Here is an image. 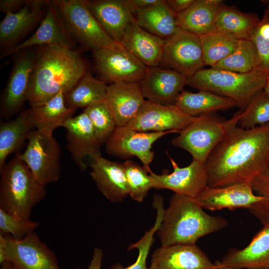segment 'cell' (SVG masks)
I'll use <instances>...</instances> for the list:
<instances>
[{
    "label": "cell",
    "mask_w": 269,
    "mask_h": 269,
    "mask_svg": "<svg viewBox=\"0 0 269 269\" xmlns=\"http://www.w3.org/2000/svg\"><path fill=\"white\" fill-rule=\"evenodd\" d=\"M0 208L30 219L32 208L44 198L45 186L16 154L0 169Z\"/></svg>",
    "instance_id": "cell-4"
},
{
    "label": "cell",
    "mask_w": 269,
    "mask_h": 269,
    "mask_svg": "<svg viewBox=\"0 0 269 269\" xmlns=\"http://www.w3.org/2000/svg\"><path fill=\"white\" fill-rule=\"evenodd\" d=\"M269 124V95L264 90L255 95L243 111L238 126L251 129Z\"/></svg>",
    "instance_id": "cell-37"
},
{
    "label": "cell",
    "mask_w": 269,
    "mask_h": 269,
    "mask_svg": "<svg viewBox=\"0 0 269 269\" xmlns=\"http://www.w3.org/2000/svg\"><path fill=\"white\" fill-rule=\"evenodd\" d=\"M251 40L254 43L260 63L258 71L269 75V13L265 14L260 21Z\"/></svg>",
    "instance_id": "cell-42"
},
{
    "label": "cell",
    "mask_w": 269,
    "mask_h": 269,
    "mask_svg": "<svg viewBox=\"0 0 269 269\" xmlns=\"http://www.w3.org/2000/svg\"><path fill=\"white\" fill-rule=\"evenodd\" d=\"M17 155L41 184L45 186L59 179L60 149L53 134L33 130L28 136L25 150Z\"/></svg>",
    "instance_id": "cell-8"
},
{
    "label": "cell",
    "mask_w": 269,
    "mask_h": 269,
    "mask_svg": "<svg viewBox=\"0 0 269 269\" xmlns=\"http://www.w3.org/2000/svg\"><path fill=\"white\" fill-rule=\"evenodd\" d=\"M176 105H163L145 100L140 110L126 126L142 132L180 133L193 121Z\"/></svg>",
    "instance_id": "cell-14"
},
{
    "label": "cell",
    "mask_w": 269,
    "mask_h": 269,
    "mask_svg": "<svg viewBox=\"0 0 269 269\" xmlns=\"http://www.w3.org/2000/svg\"><path fill=\"white\" fill-rule=\"evenodd\" d=\"M103 257V251L98 248L94 250L92 260L88 269H100ZM78 269H81L78 268Z\"/></svg>",
    "instance_id": "cell-46"
},
{
    "label": "cell",
    "mask_w": 269,
    "mask_h": 269,
    "mask_svg": "<svg viewBox=\"0 0 269 269\" xmlns=\"http://www.w3.org/2000/svg\"><path fill=\"white\" fill-rule=\"evenodd\" d=\"M76 111L66 106L62 91L47 102L27 109L34 129L50 134L57 128L62 127L66 121L73 117Z\"/></svg>",
    "instance_id": "cell-28"
},
{
    "label": "cell",
    "mask_w": 269,
    "mask_h": 269,
    "mask_svg": "<svg viewBox=\"0 0 269 269\" xmlns=\"http://www.w3.org/2000/svg\"><path fill=\"white\" fill-rule=\"evenodd\" d=\"M254 192L265 198L249 210L264 225L269 222V164L251 182Z\"/></svg>",
    "instance_id": "cell-41"
},
{
    "label": "cell",
    "mask_w": 269,
    "mask_h": 269,
    "mask_svg": "<svg viewBox=\"0 0 269 269\" xmlns=\"http://www.w3.org/2000/svg\"><path fill=\"white\" fill-rule=\"evenodd\" d=\"M173 171L157 174L150 172L152 188L166 189L175 194L196 198L207 186L208 175L205 163L193 159L187 166L180 167L169 156Z\"/></svg>",
    "instance_id": "cell-15"
},
{
    "label": "cell",
    "mask_w": 269,
    "mask_h": 269,
    "mask_svg": "<svg viewBox=\"0 0 269 269\" xmlns=\"http://www.w3.org/2000/svg\"><path fill=\"white\" fill-rule=\"evenodd\" d=\"M84 112L92 124L98 140L101 144L105 143L117 127L105 100L88 106Z\"/></svg>",
    "instance_id": "cell-39"
},
{
    "label": "cell",
    "mask_w": 269,
    "mask_h": 269,
    "mask_svg": "<svg viewBox=\"0 0 269 269\" xmlns=\"http://www.w3.org/2000/svg\"><path fill=\"white\" fill-rule=\"evenodd\" d=\"M269 164V124L231 129L207 158L208 186L251 183Z\"/></svg>",
    "instance_id": "cell-1"
},
{
    "label": "cell",
    "mask_w": 269,
    "mask_h": 269,
    "mask_svg": "<svg viewBox=\"0 0 269 269\" xmlns=\"http://www.w3.org/2000/svg\"><path fill=\"white\" fill-rule=\"evenodd\" d=\"M165 40L140 27L135 17L127 28L121 43L147 67L161 63Z\"/></svg>",
    "instance_id": "cell-25"
},
{
    "label": "cell",
    "mask_w": 269,
    "mask_h": 269,
    "mask_svg": "<svg viewBox=\"0 0 269 269\" xmlns=\"http://www.w3.org/2000/svg\"><path fill=\"white\" fill-rule=\"evenodd\" d=\"M92 14L108 34L121 43L134 17L126 0H86Z\"/></svg>",
    "instance_id": "cell-23"
},
{
    "label": "cell",
    "mask_w": 269,
    "mask_h": 269,
    "mask_svg": "<svg viewBox=\"0 0 269 269\" xmlns=\"http://www.w3.org/2000/svg\"><path fill=\"white\" fill-rule=\"evenodd\" d=\"M160 65L177 71L187 78L205 66L200 37L178 28L164 40Z\"/></svg>",
    "instance_id": "cell-11"
},
{
    "label": "cell",
    "mask_w": 269,
    "mask_h": 269,
    "mask_svg": "<svg viewBox=\"0 0 269 269\" xmlns=\"http://www.w3.org/2000/svg\"><path fill=\"white\" fill-rule=\"evenodd\" d=\"M66 130L67 147L72 158L81 171L87 169L86 157L92 161L101 156V143L98 140L92 124L83 112L66 121L63 126Z\"/></svg>",
    "instance_id": "cell-17"
},
{
    "label": "cell",
    "mask_w": 269,
    "mask_h": 269,
    "mask_svg": "<svg viewBox=\"0 0 269 269\" xmlns=\"http://www.w3.org/2000/svg\"><path fill=\"white\" fill-rule=\"evenodd\" d=\"M0 269H13V264L8 261H5L0 264Z\"/></svg>",
    "instance_id": "cell-47"
},
{
    "label": "cell",
    "mask_w": 269,
    "mask_h": 269,
    "mask_svg": "<svg viewBox=\"0 0 269 269\" xmlns=\"http://www.w3.org/2000/svg\"><path fill=\"white\" fill-rule=\"evenodd\" d=\"M220 262L234 269H269V222L247 246L231 250Z\"/></svg>",
    "instance_id": "cell-26"
},
{
    "label": "cell",
    "mask_w": 269,
    "mask_h": 269,
    "mask_svg": "<svg viewBox=\"0 0 269 269\" xmlns=\"http://www.w3.org/2000/svg\"><path fill=\"white\" fill-rule=\"evenodd\" d=\"M135 14V19L140 27L164 40L173 35L179 28L177 15L170 9L165 0Z\"/></svg>",
    "instance_id": "cell-31"
},
{
    "label": "cell",
    "mask_w": 269,
    "mask_h": 269,
    "mask_svg": "<svg viewBox=\"0 0 269 269\" xmlns=\"http://www.w3.org/2000/svg\"><path fill=\"white\" fill-rule=\"evenodd\" d=\"M220 0H195L185 11L177 16L180 29L199 37L216 30V21Z\"/></svg>",
    "instance_id": "cell-27"
},
{
    "label": "cell",
    "mask_w": 269,
    "mask_h": 269,
    "mask_svg": "<svg viewBox=\"0 0 269 269\" xmlns=\"http://www.w3.org/2000/svg\"><path fill=\"white\" fill-rule=\"evenodd\" d=\"M175 105L191 117L239 107V105L231 99L206 91L193 93L183 90Z\"/></svg>",
    "instance_id": "cell-29"
},
{
    "label": "cell",
    "mask_w": 269,
    "mask_h": 269,
    "mask_svg": "<svg viewBox=\"0 0 269 269\" xmlns=\"http://www.w3.org/2000/svg\"><path fill=\"white\" fill-rule=\"evenodd\" d=\"M149 269H217L196 244L161 246L152 253Z\"/></svg>",
    "instance_id": "cell-21"
},
{
    "label": "cell",
    "mask_w": 269,
    "mask_h": 269,
    "mask_svg": "<svg viewBox=\"0 0 269 269\" xmlns=\"http://www.w3.org/2000/svg\"><path fill=\"white\" fill-rule=\"evenodd\" d=\"M39 226V223L8 213L0 208V234L11 235L15 240H20Z\"/></svg>",
    "instance_id": "cell-40"
},
{
    "label": "cell",
    "mask_w": 269,
    "mask_h": 269,
    "mask_svg": "<svg viewBox=\"0 0 269 269\" xmlns=\"http://www.w3.org/2000/svg\"><path fill=\"white\" fill-rule=\"evenodd\" d=\"M242 111L227 120L220 119L211 114L194 117L193 121L172 144L188 151L193 159L205 163L207 158L227 133L238 125Z\"/></svg>",
    "instance_id": "cell-6"
},
{
    "label": "cell",
    "mask_w": 269,
    "mask_h": 269,
    "mask_svg": "<svg viewBox=\"0 0 269 269\" xmlns=\"http://www.w3.org/2000/svg\"><path fill=\"white\" fill-rule=\"evenodd\" d=\"M126 2L133 13L147 8L154 4L159 2L161 0H126Z\"/></svg>",
    "instance_id": "cell-45"
},
{
    "label": "cell",
    "mask_w": 269,
    "mask_h": 269,
    "mask_svg": "<svg viewBox=\"0 0 269 269\" xmlns=\"http://www.w3.org/2000/svg\"><path fill=\"white\" fill-rule=\"evenodd\" d=\"M51 1L75 43L92 51L112 47L119 43L112 38L100 24L90 11L86 0Z\"/></svg>",
    "instance_id": "cell-7"
},
{
    "label": "cell",
    "mask_w": 269,
    "mask_h": 269,
    "mask_svg": "<svg viewBox=\"0 0 269 269\" xmlns=\"http://www.w3.org/2000/svg\"><path fill=\"white\" fill-rule=\"evenodd\" d=\"M129 195L134 200L141 202L152 188V181L149 172L143 166L134 161L127 160L124 163Z\"/></svg>",
    "instance_id": "cell-38"
},
{
    "label": "cell",
    "mask_w": 269,
    "mask_h": 269,
    "mask_svg": "<svg viewBox=\"0 0 269 269\" xmlns=\"http://www.w3.org/2000/svg\"><path fill=\"white\" fill-rule=\"evenodd\" d=\"M260 21L255 14L243 12L222 3L217 13L216 26L217 30L239 40L251 39Z\"/></svg>",
    "instance_id": "cell-32"
},
{
    "label": "cell",
    "mask_w": 269,
    "mask_h": 269,
    "mask_svg": "<svg viewBox=\"0 0 269 269\" xmlns=\"http://www.w3.org/2000/svg\"><path fill=\"white\" fill-rule=\"evenodd\" d=\"M5 261L16 269H60L53 252L34 232L20 240L0 234V264Z\"/></svg>",
    "instance_id": "cell-9"
},
{
    "label": "cell",
    "mask_w": 269,
    "mask_h": 269,
    "mask_svg": "<svg viewBox=\"0 0 269 269\" xmlns=\"http://www.w3.org/2000/svg\"><path fill=\"white\" fill-rule=\"evenodd\" d=\"M228 225L223 217L204 211L195 198L174 194L156 233L161 246L195 245L200 238Z\"/></svg>",
    "instance_id": "cell-3"
},
{
    "label": "cell",
    "mask_w": 269,
    "mask_h": 269,
    "mask_svg": "<svg viewBox=\"0 0 269 269\" xmlns=\"http://www.w3.org/2000/svg\"><path fill=\"white\" fill-rule=\"evenodd\" d=\"M93 54L95 68L105 82H139L147 70L148 67L121 43L96 50Z\"/></svg>",
    "instance_id": "cell-10"
},
{
    "label": "cell",
    "mask_w": 269,
    "mask_h": 269,
    "mask_svg": "<svg viewBox=\"0 0 269 269\" xmlns=\"http://www.w3.org/2000/svg\"><path fill=\"white\" fill-rule=\"evenodd\" d=\"M200 38L205 65L211 67L232 54L240 42L233 35L217 30Z\"/></svg>",
    "instance_id": "cell-34"
},
{
    "label": "cell",
    "mask_w": 269,
    "mask_h": 269,
    "mask_svg": "<svg viewBox=\"0 0 269 269\" xmlns=\"http://www.w3.org/2000/svg\"><path fill=\"white\" fill-rule=\"evenodd\" d=\"M195 0H166L168 7L176 15L180 14L187 9Z\"/></svg>",
    "instance_id": "cell-44"
},
{
    "label": "cell",
    "mask_w": 269,
    "mask_h": 269,
    "mask_svg": "<svg viewBox=\"0 0 269 269\" xmlns=\"http://www.w3.org/2000/svg\"><path fill=\"white\" fill-rule=\"evenodd\" d=\"M175 131L142 132L127 126L116 127L105 142V150L109 155L122 159L135 156L150 173V164L154 157L152 144L164 135Z\"/></svg>",
    "instance_id": "cell-12"
},
{
    "label": "cell",
    "mask_w": 269,
    "mask_h": 269,
    "mask_svg": "<svg viewBox=\"0 0 269 269\" xmlns=\"http://www.w3.org/2000/svg\"><path fill=\"white\" fill-rule=\"evenodd\" d=\"M86 72V62L77 50L57 45L38 46L27 101L33 107L47 102L60 91L65 95Z\"/></svg>",
    "instance_id": "cell-2"
},
{
    "label": "cell",
    "mask_w": 269,
    "mask_h": 269,
    "mask_svg": "<svg viewBox=\"0 0 269 269\" xmlns=\"http://www.w3.org/2000/svg\"><path fill=\"white\" fill-rule=\"evenodd\" d=\"M187 77L177 71L158 66L147 68L139 82L147 100L163 105L175 104L186 85Z\"/></svg>",
    "instance_id": "cell-19"
},
{
    "label": "cell",
    "mask_w": 269,
    "mask_h": 269,
    "mask_svg": "<svg viewBox=\"0 0 269 269\" xmlns=\"http://www.w3.org/2000/svg\"><path fill=\"white\" fill-rule=\"evenodd\" d=\"M57 45L75 49L76 43L68 33L55 6L46 0L45 15L37 30L12 50L0 56L1 58L34 46Z\"/></svg>",
    "instance_id": "cell-20"
},
{
    "label": "cell",
    "mask_w": 269,
    "mask_h": 269,
    "mask_svg": "<svg viewBox=\"0 0 269 269\" xmlns=\"http://www.w3.org/2000/svg\"><path fill=\"white\" fill-rule=\"evenodd\" d=\"M27 0H0V10L5 13H14L19 10L25 4Z\"/></svg>",
    "instance_id": "cell-43"
},
{
    "label": "cell",
    "mask_w": 269,
    "mask_h": 269,
    "mask_svg": "<svg viewBox=\"0 0 269 269\" xmlns=\"http://www.w3.org/2000/svg\"><path fill=\"white\" fill-rule=\"evenodd\" d=\"M268 76L258 71L240 73L211 67L187 78L186 85L231 99L244 109L253 97L264 89Z\"/></svg>",
    "instance_id": "cell-5"
},
{
    "label": "cell",
    "mask_w": 269,
    "mask_h": 269,
    "mask_svg": "<svg viewBox=\"0 0 269 269\" xmlns=\"http://www.w3.org/2000/svg\"><path fill=\"white\" fill-rule=\"evenodd\" d=\"M46 0H27L14 13H7L0 23L1 55L19 44L22 39L42 21ZM0 55V56H1Z\"/></svg>",
    "instance_id": "cell-16"
},
{
    "label": "cell",
    "mask_w": 269,
    "mask_h": 269,
    "mask_svg": "<svg viewBox=\"0 0 269 269\" xmlns=\"http://www.w3.org/2000/svg\"><path fill=\"white\" fill-rule=\"evenodd\" d=\"M195 199L203 209L216 211L250 210L265 199L254 192L251 183H245L221 187L207 186Z\"/></svg>",
    "instance_id": "cell-18"
},
{
    "label": "cell",
    "mask_w": 269,
    "mask_h": 269,
    "mask_svg": "<svg viewBox=\"0 0 269 269\" xmlns=\"http://www.w3.org/2000/svg\"><path fill=\"white\" fill-rule=\"evenodd\" d=\"M17 52L18 54L0 98V116L5 119L18 113L27 101L35 60V50L30 48Z\"/></svg>",
    "instance_id": "cell-13"
},
{
    "label": "cell",
    "mask_w": 269,
    "mask_h": 269,
    "mask_svg": "<svg viewBox=\"0 0 269 269\" xmlns=\"http://www.w3.org/2000/svg\"><path fill=\"white\" fill-rule=\"evenodd\" d=\"M107 86L106 82L94 78L87 71L73 88L64 95L66 106L77 110L105 101Z\"/></svg>",
    "instance_id": "cell-33"
},
{
    "label": "cell",
    "mask_w": 269,
    "mask_h": 269,
    "mask_svg": "<svg viewBox=\"0 0 269 269\" xmlns=\"http://www.w3.org/2000/svg\"><path fill=\"white\" fill-rule=\"evenodd\" d=\"M144 98L139 82H120L108 85L105 101L117 127L126 126L136 116Z\"/></svg>",
    "instance_id": "cell-22"
},
{
    "label": "cell",
    "mask_w": 269,
    "mask_h": 269,
    "mask_svg": "<svg viewBox=\"0 0 269 269\" xmlns=\"http://www.w3.org/2000/svg\"><path fill=\"white\" fill-rule=\"evenodd\" d=\"M215 263L217 265V269H234L223 265L220 261L216 262Z\"/></svg>",
    "instance_id": "cell-48"
},
{
    "label": "cell",
    "mask_w": 269,
    "mask_h": 269,
    "mask_svg": "<svg viewBox=\"0 0 269 269\" xmlns=\"http://www.w3.org/2000/svg\"><path fill=\"white\" fill-rule=\"evenodd\" d=\"M152 206L156 209L157 213L154 225L145 233L138 242L132 244L128 247L129 251L134 249L138 250V255L135 262L126 267L117 263L113 265L110 269H149L146 266V260L154 241V235L161 224L165 210L163 207V199L161 195H156L154 196Z\"/></svg>",
    "instance_id": "cell-36"
},
{
    "label": "cell",
    "mask_w": 269,
    "mask_h": 269,
    "mask_svg": "<svg viewBox=\"0 0 269 269\" xmlns=\"http://www.w3.org/2000/svg\"><path fill=\"white\" fill-rule=\"evenodd\" d=\"M268 12L269 13V10H268Z\"/></svg>",
    "instance_id": "cell-50"
},
{
    "label": "cell",
    "mask_w": 269,
    "mask_h": 269,
    "mask_svg": "<svg viewBox=\"0 0 269 269\" xmlns=\"http://www.w3.org/2000/svg\"><path fill=\"white\" fill-rule=\"evenodd\" d=\"M13 269H16V268H15V267H14V268H13Z\"/></svg>",
    "instance_id": "cell-51"
},
{
    "label": "cell",
    "mask_w": 269,
    "mask_h": 269,
    "mask_svg": "<svg viewBox=\"0 0 269 269\" xmlns=\"http://www.w3.org/2000/svg\"><path fill=\"white\" fill-rule=\"evenodd\" d=\"M34 129L27 110L22 111L13 120L0 122V169L6 163L8 156L18 151L27 140Z\"/></svg>",
    "instance_id": "cell-30"
},
{
    "label": "cell",
    "mask_w": 269,
    "mask_h": 269,
    "mask_svg": "<svg viewBox=\"0 0 269 269\" xmlns=\"http://www.w3.org/2000/svg\"><path fill=\"white\" fill-rule=\"evenodd\" d=\"M263 90L267 94L269 95V75H268L267 78L265 86Z\"/></svg>",
    "instance_id": "cell-49"
},
{
    "label": "cell",
    "mask_w": 269,
    "mask_h": 269,
    "mask_svg": "<svg viewBox=\"0 0 269 269\" xmlns=\"http://www.w3.org/2000/svg\"><path fill=\"white\" fill-rule=\"evenodd\" d=\"M92 179L102 194L113 203L123 201L129 195L123 163L101 156L91 161Z\"/></svg>",
    "instance_id": "cell-24"
},
{
    "label": "cell",
    "mask_w": 269,
    "mask_h": 269,
    "mask_svg": "<svg viewBox=\"0 0 269 269\" xmlns=\"http://www.w3.org/2000/svg\"><path fill=\"white\" fill-rule=\"evenodd\" d=\"M260 60L251 39H241L236 50L211 68L240 73L257 71Z\"/></svg>",
    "instance_id": "cell-35"
}]
</instances>
